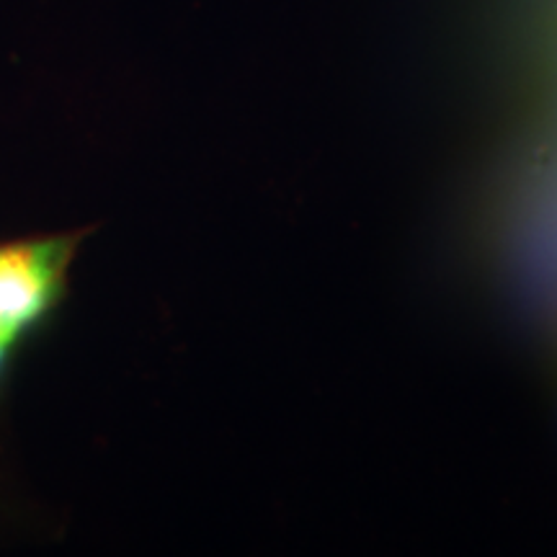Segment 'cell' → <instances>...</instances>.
<instances>
[{
  "label": "cell",
  "instance_id": "obj_1",
  "mask_svg": "<svg viewBox=\"0 0 557 557\" xmlns=\"http://www.w3.org/2000/svg\"><path fill=\"white\" fill-rule=\"evenodd\" d=\"M65 259L67 248L62 243H32L0 250V336L13 341L21 325L45 310Z\"/></svg>",
  "mask_w": 557,
  "mask_h": 557
},
{
  "label": "cell",
  "instance_id": "obj_2",
  "mask_svg": "<svg viewBox=\"0 0 557 557\" xmlns=\"http://www.w3.org/2000/svg\"><path fill=\"white\" fill-rule=\"evenodd\" d=\"M9 344H11V338L0 336V359H3V354H5V348H9Z\"/></svg>",
  "mask_w": 557,
  "mask_h": 557
}]
</instances>
